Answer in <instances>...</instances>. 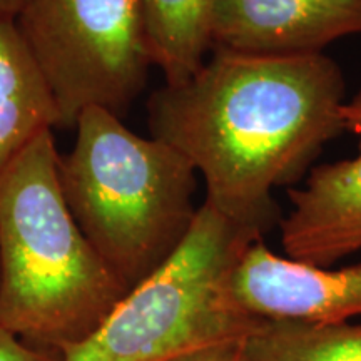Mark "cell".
<instances>
[{"label":"cell","mask_w":361,"mask_h":361,"mask_svg":"<svg viewBox=\"0 0 361 361\" xmlns=\"http://www.w3.org/2000/svg\"><path fill=\"white\" fill-rule=\"evenodd\" d=\"M346 84L326 54L214 47L192 78L147 101L152 137L202 176L207 206L263 238L279 224L274 189L306 178L343 130Z\"/></svg>","instance_id":"cell-1"},{"label":"cell","mask_w":361,"mask_h":361,"mask_svg":"<svg viewBox=\"0 0 361 361\" xmlns=\"http://www.w3.org/2000/svg\"><path fill=\"white\" fill-rule=\"evenodd\" d=\"M52 130L0 174V326L62 353L128 293L67 207Z\"/></svg>","instance_id":"cell-2"},{"label":"cell","mask_w":361,"mask_h":361,"mask_svg":"<svg viewBox=\"0 0 361 361\" xmlns=\"http://www.w3.org/2000/svg\"><path fill=\"white\" fill-rule=\"evenodd\" d=\"M74 147L59 161L67 207L90 245L128 290L171 258L191 229L196 171L156 137H142L119 116L87 107Z\"/></svg>","instance_id":"cell-3"},{"label":"cell","mask_w":361,"mask_h":361,"mask_svg":"<svg viewBox=\"0 0 361 361\" xmlns=\"http://www.w3.org/2000/svg\"><path fill=\"white\" fill-rule=\"evenodd\" d=\"M263 238L202 202L171 258L121 298L61 361H168L219 343L241 341L256 316L231 295L233 271Z\"/></svg>","instance_id":"cell-4"},{"label":"cell","mask_w":361,"mask_h":361,"mask_svg":"<svg viewBox=\"0 0 361 361\" xmlns=\"http://www.w3.org/2000/svg\"><path fill=\"white\" fill-rule=\"evenodd\" d=\"M66 129L102 107L123 117L152 67L139 0H25L16 17Z\"/></svg>","instance_id":"cell-5"},{"label":"cell","mask_w":361,"mask_h":361,"mask_svg":"<svg viewBox=\"0 0 361 361\" xmlns=\"http://www.w3.org/2000/svg\"><path fill=\"white\" fill-rule=\"evenodd\" d=\"M341 117L358 152L311 169L303 186L288 191L291 209L279 221L284 256L318 268L361 251V87L343 104Z\"/></svg>","instance_id":"cell-6"},{"label":"cell","mask_w":361,"mask_h":361,"mask_svg":"<svg viewBox=\"0 0 361 361\" xmlns=\"http://www.w3.org/2000/svg\"><path fill=\"white\" fill-rule=\"evenodd\" d=\"M229 288L239 308L263 318L351 322L361 316V263L318 268L274 255L263 241L247 247Z\"/></svg>","instance_id":"cell-7"},{"label":"cell","mask_w":361,"mask_h":361,"mask_svg":"<svg viewBox=\"0 0 361 361\" xmlns=\"http://www.w3.org/2000/svg\"><path fill=\"white\" fill-rule=\"evenodd\" d=\"M361 35V0H216L213 49L251 54H322Z\"/></svg>","instance_id":"cell-8"},{"label":"cell","mask_w":361,"mask_h":361,"mask_svg":"<svg viewBox=\"0 0 361 361\" xmlns=\"http://www.w3.org/2000/svg\"><path fill=\"white\" fill-rule=\"evenodd\" d=\"M59 123L51 89L16 19L0 17V174Z\"/></svg>","instance_id":"cell-9"},{"label":"cell","mask_w":361,"mask_h":361,"mask_svg":"<svg viewBox=\"0 0 361 361\" xmlns=\"http://www.w3.org/2000/svg\"><path fill=\"white\" fill-rule=\"evenodd\" d=\"M216 0H139L152 66L166 84H180L201 69L213 51Z\"/></svg>","instance_id":"cell-10"},{"label":"cell","mask_w":361,"mask_h":361,"mask_svg":"<svg viewBox=\"0 0 361 361\" xmlns=\"http://www.w3.org/2000/svg\"><path fill=\"white\" fill-rule=\"evenodd\" d=\"M241 351L243 361H361V323L256 316Z\"/></svg>","instance_id":"cell-11"},{"label":"cell","mask_w":361,"mask_h":361,"mask_svg":"<svg viewBox=\"0 0 361 361\" xmlns=\"http://www.w3.org/2000/svg\"><path fill=\"white\" fill-rule=\"evenodd\" d=\"M0 361H61V353L35 348L0 326Z\"/></svg>","instance_id":"cell-12"},{"label":"cell","mask_w":361,"mask_h":361,"mask_svg":"<svg viewBox=\"0 0 361 361\" xmlns=\"http://www.w3.org/2000/svg\"><path fill=\"white\" fill-rule=\"evenodd\" d=\"M243 341V340H241ZM241 341L219 343L206 348L189 351L168 361H243Z\"/></svg>","instance_id":"cell-13"},{"label":"cell","mask_w":361,"mask_h":361,"mask_svg":"<svg viewBox=\"0 0 361 361\" xmlns=\"http://www.w3.org/2000/svg\"><path fill=\"white\" fill-rule=\"evenodd\" d=\"M25 0H0V17H11L16 19L19 16Z\"/></svg>","instance_id":"cell-14"}]
</instances>
